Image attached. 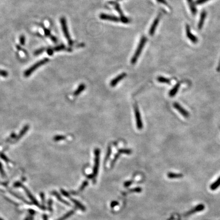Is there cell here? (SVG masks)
<instances>
[{
	"label": "cell",
	"mask_w": 220,
	"mask_h": 220,
	"mask_svg": "<svg viewBox=\"0 0 220 220\" xmlns=\"http://www.w3.org/2000/svg\"><path fill=\"white\" fill-rule=\"evenodd\" d=\"M135 113L136 124H137L138 129H142L143 127V123L141 119V116L140 111H139V108L137 105H136L135 106Z\"/></svg>",
	"instance_id": "5"
},
{
	"label": "cell",
	"mask_w": 220,
	"mask_h": 220,
	"mask_svg": "<svg viewBox=\"0 0 220 220\" xmlns=\"http://www.w3.org/2000/svg\"><path fill=\"white\" fill-rule=\"evenodd\" d=\"M95 160L94 166L93 169V174L92 176H96L99 170V156H100V149L99 148L95 149L94 151Z\"/></svg>",
	"instance_id": "4"
},
{
	"label": "cell",
	"mask_w": 220,
	"mask_h": 220,
	"mask_svg": "<svg viewBox=\"0 0 220 220\" xmlns=\"http://www.w3.org/2000/svg\"><path fill=\"white\" fill-rule=\"evenodd\" d=\"M117 204H118V203L116 202V201H114L112 203V204H111V207H114V206H115V205Z\"/></svg>",
	"instance_id": "40"
},
{
	"label": "cell",
	"mask_w": 220,
	"mask_h": 220,
	"mask_svg": "<svg viewBox=\"0 0 220 220\" xmlns=\"http://www.w3.org/2000/svg\"><path fill=\"white\" fill-rule=\"evenodd\" d=\"M0 220H3V219H2L1 218V217H0Z\"/></svg>",
	"instance_id": "43"
},
{
	"label": "cell",
	"mask_w": 220,
	"mask_h": 220,
	"mask_svg": "<svg viewBox=\"0 0 220 220\" xmlns=\"http://www.w3.org/2000/svg\"><path fill=\"white\" fill-rule=\"evenodd\" d=\"M43 219H44V220H48V219H47L46 216H44Z\"/></svg>",
	"instance_id": "41"
},
{
	"label": "cell",
	"mask_w": 220,
	"mask_h": 220,
	"mask_svg": "<svg viewBox=\"0 0 220 220\" xmlns=\"http://www.w3.org/2000/svg\"><path fill=\"white\" fill-rule=\"evenodd\" d=\"M220 185V177L219 178L218 180H216V182H214L212 185H211V190H215L216 189L218 188L219 187Z\"/></svg>",
	"instance_id": "19"
},
{
	"label": "cell",
	"mask_w": 220,
	"mask_h": 220,
	"mask_svg": "<svg viewBox=\"0 0 220 220\" xmlns=\"http://www.w3.org/2000/svg\"><path fill=\"white\" fill-rule=\"evenodd\" d=\"M45 50V48H40V49H39L38 50H36L35 52V55H37L40 54L41 53H42L43 52H44Z\"/></svg>",
	"instance_id": "31"
},
{
	"label": "cell",
	"mask_w": 220,
	"mask_h": 220,
	"mask_svg": "<svg viewBox=\"0 0 220 220\" xmlns=\"http://www.w3.org/2000/svg\"><path fill=\"white\" fill-rule=\"evenodd\" d=\"M71 200H72L73 202L75 203V204L76 205L77 207H79V209H82V211H85L86 209H85V207H84L83 205H82V204H81L79 201H77V200H75V199H71Z\"/></svg>",
	"instance_id": "22"
},
{
	"label": "cell",
	"mask_w": 220,
	"mask_h": 220,
	"mask_svg": "<svg viewBox=\"0 0 220 220\" xmlns=\"http://www.w3.org/2000/svg\"><path fill=\"white\" fill-rule=\"evenodd\" d=\"M220 69V64H219V67L218 68V70H219Z\"/></svg>",
	"instance_id": "42"
},
{
	"label": "cell",
	"mask_w": 220,
	"mask_h": 220,
	"mask_svg": "<svg viewBox=\"0 0 220 220\" xmlns=\"http://www.w3.org/2000/svg\"><path fill=\"white\" fill-rule=\"evenodd\" d=\"M111 153V148L109 147L108 149V153H107V154H106V160H108L109 157H110Z\"/></svg>",
	"instance_id": "34"
},
{
	"label": "cell",
	"mask_w": 220,
	"mask_h": 220,
	"mask_svg": "<svg viewBox=\"0 0 220 220\" xmlns=\"http://www.w3.org/2000/svg\"><path fill=\"white\" fill-rule=\"evenodd\" d=\"M209 1V0H197L196 2V3L197 5H201V4H203V3H204L205 2H207Z\"/></svg>",
	"instance_id": "30"
},
{
	"label": "cell",
	"mask_w": 220,
	"mask_h": 220,
	"mask_svg": "<svg viewBox=\"0 0 220 220\" xmlns=\"http://www.w3.org/2000/svg\"><path fill=\"white\" fill-rule=\"evenodd\" d=\"M156 1H157L158 2H159V3H162V4L166 5H168V3H167V2H166L165 0H156Z\"/></svg>",
	"instance_id": "38"
},
{
	"label": "cell",
	"mask_w": 220,
	"mask_h": 220,
	"mask_svg": "<svg viewBox=\"0 0 220 220\" xmlns=\"http://www.w3.org/2000/svg\"><path fill=\"white\" fill-rule=\"evenodd\" d=\"M22 187H23V188L24 189V190H25L28 196L30 198V199H31V200L33 201V202L34 203L35 205H38V203L37 202V201L36 200H35V198L33 197V196L31 195V193H30L29 191H28V190L25 187H24L23 186V185H22Z\"/></svg>",
	"instance_id": "18"
},
{
	"label": "cell",
	"mask_w": 220,
	"mask_h": 220,
	"mask_svg": "<svg viewBox=\"0 0 220 220\" xmlns=\"http://www.w3.org/2000/svg\"><path fill=\"white\" fill-rule=\"evenodd\" d=\"M73 213H74V211H70V212H68L67 214H66L65 215H64V216H63V217L59 219H58V220H65L66 219L68 218V217H70V216H72V214H73Z\"/></svg>",
	"instance_id": "24"
},
{
	"label": "cell",
	"mask_w": 220,
	"mask_h": 220,
	"mask_svg": "<svg viewBox=\"0 0 220 220\" xmlns=\"http://www.w3.org/2000/svg\"><path fill=\"white\" fill-rule=\"evenodd\" d=\"M173 106L176 110H177L178 112H180V113L182 114V116L185 117H187V118L189 117V113L187 112L185 109L183 108L180 104H178V103H176V102H175L173 104Z\"/></svg>",
	"instance_id": "7"
},
{
	"label": "cell",
	"mask_w": 220,
	"mask_h": 220,
	"mask_svg": "<svg viewBox=\"0 0 220 220\" xmlns=\"http://www.w3.org/2000/svg\"><path fill=\"white\" fill-rule=\"evenodd\" d=\"M188 3L189 4V7L191 10V11L192 12V13L193 14H195L197 13V9L196 7L195 6V4L193 2V0H187Z\"/></svg>",
	"instance_id": "16"
},
{
	"label": "cell",
	"mask_w": 220,
	"mask_h": 220,
	"mask_svg": "<svg viewBox=\"0 0 220 220\" xmlns=\"http://www.w3.org/2000/svg\"><path fill=\"white\" fill-rule=\"evenodd\" d=\"M8 74L7 72L5 71V70H0V75L3 76V77H6L8 76Z\"/></svg>",
	"instance_id": "29"
},
{
	"label": "cell",
	"mask_w": 220,
	"mask_h": 220,
	"mask_svg": "<svg viewBox=\"0 0 220 220\" xmlns=\"http://www.w3.org/2000/svg\"><path fill=\"white\" fill-rule=\"evenodd\" d=\"M204 209V206L203 204L199 205L196 207H195L194 209H193L191 211H189V212H187L185 216H189L191 214H193L195 212H197V211H202Z\"/></svg>",
	"instance_id": "12"
},
{
	"label": "cell",
	"mask_w": 220,
	"mask_h": 220,
	"mask_svg": "<svg viewBox=\"0 0 220 220\" xmlns=\"http://www.w3.org/2000/svg\"><path fill=\"white\" fill-rule=\"evenodd\" d=\"M119 153L121 154V153H125V154H128V155H129L131 153V150H129V149H120L119 150Z\"/></svg>",
	"instance_id": "26"
},
{
	"label": "cell",
	"mask_w": 220,
	"mask_h": 220,
	"mask_svg": "<svg viewBox=\"0 0 220 220\" xmlns=\"http://www.w3.org/2000/svg\"><path fill=\"white\" fill-rule=\"evenodd\" d=\"M48 61H49V59L48 58H45V59H43V60H40L39 61L37 62L35 64L29 68L28 70H27L24 73V76L26 77H29L32 73H33V72H35L37 68H38L39 67L43 65V64L48 63Z\"/></svg>",
	"instance_id": "2"
},
{
	"label": "cell",
	"mask_w": 220,
	"mask_h": 220,
	"mask_svg": "<svg viewBox=\"0 0 220 220\" xmlns=\"http://www.w3.org/2000/svg\"><path fill=\"white\" fill-rule=\"evenodd\" d=\"M0 173L1 174V175L2 176H4L5 175V173H4V171H3V167H2V164H1V163H0Z\"/></svg>",
	"instance_id": "35"
},
{
	"label": "cell",
	"mask_w": 220,
	"mask_h": 220,
	"mask_svg": "<svg viewBox=\"0 0 220 220\" xmlns=\"http://www.w3.org/2000/svg\"><path fill=\"white\" fill-rule=\"evenodd\" d=\"M186 34H187V38L189 39L192 42H193V43H197L198 42V39L195 35H193V34L191 33L190 30V28L188 25L186 26Z\"/></svg>",
	"instance_id": "10"
},
{
	"label": "cell",
	"mask_w": 220,
	"mask_h": 220,
	"mask_svg": "<svg viewBox=\"0 0 220 220\" xmlns=\"http://www.w3.org/2000/svg\"><path fill=\"white\" fill-rule=\"evenodd\" d=\"M29 129V126H25L23 127V128L22 129L20 133H19V135L18 136V137H16V141H18L19 140V139H21V137H23V136L25 135V133L27 132L28 129Z\"/></svg>",
	"instance_id": "13"
},
{
	"label": "cell",
	"mask_w": 220,
	"mask_h": 220,
	"mask_svg": "<svg viewBox=\"0 0 220 220\" xmlns=\"http://www.w3.org/2000/svg\"><path fill=\"white\" fill-rule=\"evenodd\" d=\"M47 53L49 55H52L53 54V53H54V50L52 49H48L47 50Z\"/></svg>",
	"instance_id": "37"
},
{
	"label": "cell",
	"mask_w": 220,
	"mask_h": 220,
	"mask_svg": "<svg viewBox=\"0 0 220 220\" xmlns=\"http://www.w3.org/2000/svg\"><path fill=\"white\" fill-rule=\"evenodd\" d=\"M0 156H1V157L2 158H3V160H5L6 162H9V161L8 158H6V156H5V155H3V154L1 153V154H0Z\"/></svg>",
	"instance_id": "36"
},
{
	"label": "cell",
	"mask_w": 220,
	"mask_h": 220,
	"mask_svg": "<svg viewBox=\"0 0 220 220\" xmlns=\"http://www.w3.org/2000/svg\"><path fill=\"white\" fill-rule=\"evenodd\" d=\"M146 41V37L144 36H142V37L141 38L140 43H139V45L138 46L136 50L135 53V54L131 59V63L132 64H135L137 62L138 59L139 58L140 55H141V52L143 50L144 47L145 46Z\"/></svg>",
	"instance_id": "1"
},
{
	"label": "cell",
	"mask_w": 220,
	"mask_h": 220,
	"mask_svg": "<svg viewBox=\"0 0 220 220\" xmlns=\"http://www.w3.org/2000/svg\"><path fill=\"white\" fill-rule=\"evenodd\" d=\"M180 87V84H177L174 86V88L170 91L169 92V96L171 97H174V95L176 94V93L178 92V89Z\"/></svg>",
	"instance_id": "17"
},
{
	"label": "cell",
	"mask_w": 220,
	"mask_h": 220,
	"mask_svg": "<svg viewBox=\"0 0 220 220\" xmlns=\"http://www.w3.org/2000/svg\"><path fill=\"white\" fill-rule=\"evenodd\" d=\"M99 17L101 19L108 20L109 21H114V22H119L121 21V19L115 16H111V15L106 14H101Z\"/></svg>",
	"instance_id": "6"
},
{
	"label": "cell",
	"mask_w": 220,
	"mask_h": 220,
	"mask_svg": "<svg viewBox=\"0 0 220 220\" xmlns=\"http://www.w3.org/2000/svg\"><path fill=\"white\" fill-rule=\"evenodd\" d=\"M65 138V137L64 136L57 135L55 136L54 138V140L55 141H61V140H64Z\"/></svg>",
	"instance_id": "25"
},
{
	"label": "cell",
	"mask_w": 220,
	"mask_h": 220,
	"mask_svg": "<svg viewBox=\"0 0 220 220\" xmlns=\"http://www.w3.org/2000/svg\"><path fill=\"white\" fill-rule=\"evenodd\" d=\"M115 9L116 10V11L118 12V13L119 14L120 16H121V21H122L124 23H128L129 22V20L128 19V18L125 17V16H124L123 13V12L122 11V10L121 9V8L120 7L119 5L118 4H116L115 6Z\"/></svg>",
	"instance_id": "11"
},
{
	"label": "cell",
	"mask_w": 220,
	"mask_h": 220,
	"mask_svg": "<svg viewBox=\"0 0 220 220\" xmlns=\"http://www.w3.org/2000/svg\"><path fill=\"white\" fill-rule=\"evenodd\" d=\"M85 88H86V86H85V84H80L79 87L77 88V89L75 91L73 95L75 96H78L82 92L85 90Z\"/></svg>",
	"instance_id": "15"
},
{
	"label": "cell",
	"mask_w": 220,
	"mask_h": 220,
	"mask_svg": "<svg viewBox=\"0 0 220 220\" xmlns=\"http://www.w3.org/2000/svg\"><path fill=\"white\" fill-rule=\"evenodd\" d=\"M126 74L124 72V73H122L120 75H118L117 77H116L115 79L112 80V81L111 82V83H110L111 86L113 87L116 86V85L120 81H121L122 79H123L124 78L126 77Z\"/></svg>",
	"instance_id": "9"
},
{
	"label": "cell",
	"mask_w": 220,
	"mask_h": 220,
	"mask_svg": "<svg viewBox=\"0 0 220 220\" xmlns=\"http://www.w3.org/2000/svg\"><path fill=\"white\" fill-rule=\"evenodd\" d=\"M19 42L22 45H23L25 44V37L23 35H21V36L20 37Z\"/></svg>",
	"instance_id": "28"
},
{
	"label": "cell",
	"mask_w": 220,
	"mask_h": 220,
	"mask_svg": "<svg viewBox=\"0 0 220 220\" xmlns=\"http://www.w3.org/2000/svg\"><path fill=\"white\" fill-rule=\"evenodd\" d=\"M168 177L170 178H177L182 177L183 176L182 174H176L173 173H170L168 175Z\"/></svg>",
	"instance_id": "21"
},
{
	"label": "cell",
	"mask_w": 220,
	"mask_h": 220,
	"mask_svg": "<svg viewBox=\"0 0 220 220\" xmlns=\"http://www.w3.org/2000/svg\"><path fill=\"white\" fill-rule=\"evenodd\" d=\"M65 47L64 46V45H60L59 46H56L55 48H53V50L55 51H59V50H62L63 49H65Z\"/></svg>",
	"instance_id": "27"
},
{
	"label": "cell",
	"mask_w": 220,
	"mask_h": 220,
	"mask_svg": "<svg viewBox=\"0 0 220 220\" xmlns=\"http://www.w3.org/2000/svg\"><path fill=\"white\" fill-rule=\"evenodd\" d=\"M160 16H157V18L155 19V21L153 22V24H152V25L151 26L150 29L149 31V35L152 36V35L154 34L155 31L156 30V27H157V26L158 25V23H159L160 21Z\"/></svg>",
	"instance_id": "8"
},
{
	"label": "cell",
	"mask_w": 220,
	"mask_h": 220,
	"mask_svg": "<svg viewBox=\"0 0 220 220\" xmlns=\"http://www.w3.org/2000/svg\"><path fill=\"white\" fill-rule=\"evenodd\" d=\"M44 31H45V35L47 36H49L50 37L52 36L51 34H50V31H49L48 29H45H45H44Z\"/></svg>",
	"instance_id": "33"
},
{
	"label": "cell",
	"mask_w": 220,
	"mask_h": 220,
	"mask_svg": "<svg viewBox=\"0 0 220 220\" xmlns=\"http://www.w3.org/2000/svg\"><path fill=\"white\" fill-rule=\"evenodd\" d=\"M54 194L55 196H56V198H58V199H59V201H61L62 203H64L65 204L67 205H70V204H69V203H68L67 202H66V201H65V200H64L63 199H62V198H61V197H60V195H59L58 193H56V192H54Z\"/></svg>",
	"instance_id": "23"
},
{
	"label": "cell",
	"mask_w": 220,
	"mask_h": 220,
	"mask_svg": "<svg viewBox=\"0 0 220 220\" xmlns=\"http://www.w3.org/2000/svg\"><path fill=\"white\" fill-rule=\"evenodd\" d=\"M206 16H207V13L205 11L202 12V13L201 14L199 23H198V28L199 29H201V28L202 27Z\"/></svg>",
	"instance_id": "14"
},
{
	"label": "cell",
	"mask_w": 220,
	"mask_h": 220,
	"mask_svg": "<svg viewBox=\"0 0 220 220\" xmlns=\"http://www.w3.org/2000/svg\"><path fill=\"white\" fill-rule=\"evenodd\" d=\"M131 183H132V182H131V181L126 182V183H124V185H125L126 187H128L129 185H131Z\"/></svg>",
	"instance_id": "39"
},
{
	"label": "cell",
	"mask_w": 220,
	"mask_h": 220,
	"mask_svg": "<svg viewBox=\"0 0 220 220\" xmlns=\"http://www.w3.org/2000/svg\"><path fill=\"white\" fill-rule=\"evenodd\" d=\"M157 79L160 83H166V84H170V79L163 77H158Z\"/></svg>",
	"instance_id": "20"
},
{
	"label": "cell",
	"mask_w": 220,
	"mask_h": 220,
	"mask_svg": "<svg viewBox=\"0 0 220 220\" xmlns=\"http://www.w3.org/2000/svg\"><path fill=\"white\" fill-rule=\"evenodd\" d=\"M88 182L87 181H85V182H84L83 184H82L81 187H80L79 190H80V191H82V190H83V189H84L87 185H88Z\"/></svg>",
	"instance_id": "32"
},
{
	"label": "cell",
	"mask_w": 220,
	"mask_h": 220,
	"mask_svg": "<svg viewBox=\"0 0 220 220\" xmlns=\"http://www.w3.org/2000/svg\"><path fill=\"white\" fill-rule=\"evenodd\" d=\"M60 23H61V24L62 31H63V32L64 33L65 37L67 39L68 44L70 45H72L73 44V42H72V39L70 38V33H69V31H68L67 25V23H66V21L65 18H63V17L61 18H60Z\"/></svg>",
	"instance_id": "3"
}]
</instances>
